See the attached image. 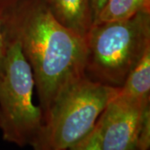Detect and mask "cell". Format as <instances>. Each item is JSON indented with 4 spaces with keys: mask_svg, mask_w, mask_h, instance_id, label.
Here are the masks:
<instances>
[{
    "mask_svg": "<svg viewBox=\"0 0 150 150\" xmlns=\"http://www.w3.org/2000/svg\"><path fill=\"white\" fill-rule=\"evenodd\" d=\"M108 0H90V6H91L92 17H93V23L96 18L99 12L102 10L103 6L107 4Z\"/></svg>",
    "mask_w": 150,
    "mask_h": 150,
    "instance_id": "cell-12",
    "label": "cell"
},
{
    "mask_svg": "<svg viewBox=\"0 0 150 150\" xmlns=\"http://www.w3.org/2000/svg\"><path fill=\"white\" fill-rule=\"evenodd\" d=\"M118 90L92 81L85 74L67 83L43 116L33 149L64 150L79 143L94 129Z\"/></svg>",
    "mask_w": 150,
    "mask_h": 150,
    "instance_id": "cell-2",
    "label": "cell"
},
{
    "mask_svg": "<svg viewBox=\"0 0 150 150\" xmlns=\"http://www.w3.org/2000/svg\"><path fill=\"white\" fill-rule=\"evenodd\" d=\"M3 13L31 67L43 118L59 91L84 75L85 38L61 24L43 0H19Z\"/></svg>",
    "mask_w": 150,
    "mask_h": 150,
    "instance_id": "cell-1",
    "label": "cell"
},
{
    "mask_svg": "<svg viewBox=\"0 0 150 150\" xmlns=\"http://www.w3.org/2000/svg\"><path fill=\"white\" fill-rule=\"evenodd\" d=\"M118 94L141 101L150 99V47L129 72Z\"/></svg>",
    "mask_w": 150,
    "mask_h": 150,
    "instance_id": "cell-7",
    "label": "cell"
},
{
    "mask_svg": "<svg viewBox=\"0 0 150 150\" xmlns=\"http://www.w3.org/2000/svg\"><path fill=\"white\" fill-rule=\"evenodd\" d=\"M9 43L10 33L7 26L4 13H0V79L4 74Z\"/></svg>",
    "mask_w": 150,
    "mask_h": 150,
    "instance_id": "cell-10",
    "label": "cell"
},
{
    "mask_svg": "<svg viewBox=\"0 0 150 150\" xmlns=\"http://www.w3.org/2000/svg\"><path fill=\"white\" fill-rule=\"evenodd\" d=\"M19 0H0V13L8 10L12 6L17 4Z\"/></svg>",
    "mask_w": 150,
    "mask_h": 150,
    "instance_id": "cell-13",
    "label": "cell"
},
{
    "mask_svg": "<svg viewBox=\"0 0 150 150\" xmlns=\"http://www.w3.org/2000/svg\"><path fill=\"white\" fill-rule=\"evenodd\" d=\"M149 100L118 94L108 103L96 123L102 150H138L141 115Z\"/></svg>",
    "mask_w": 150,
    "mask_h": 150,
    "instance_id": "cell-5",
    "label": "cell"
},
{
    "mask_svg": "<svg viewBox=\"0 0 150 150\" xmlns=\"http://www.w3.org/2000/svg\"><path fill=\"white\" fill-rule=\"evenodd\" d=\"M85 45L86 77L120 88L150 47V11L126 20L93 24Z\"/></svg>",
    "mask_w": 150,
    "mask_h": 150,
    "instance_id": "cell-3",
    "label": "cell"
},
{
    "mask_svg": "<svg viewBox=\"0 0 150 150\" xmlns=\"http://www.w3.org/2000/svg\"><path fill=\"white\" fill-rule=\"evenodd\" d=\"M144 11H150V0H108L93 24L126 20Z\"/></svg>",
    "mask_w": 150,
    "mask_h": 150,
    "instance_id": "cell-8",
    "label": "cell"
},
{
    "mask_svg": "<svg viewBox=\"0 0 150 150\" xmlns=\"http://www.w3.org/2000/svg\"><path fill=\"white\" fill-rule=\"evenodd\" d=\"M34 86L31 67L10 33L4 71L0 79V130L4 141L18 147H32L43 125L42 110L33 100Z\"/></svg>",
    "mask_w": 150,
    "mask_h": 150,
    "instance_id": "cell-4",
    "label": "cell"
},
{
    "mask_svg": "<svg viewBox=\"0 0 150 150\" xmlns=\"http://www.w3.org/2000/svg\"><path fill=\"white\" fill-rule=\"evenodd\" d=\"M64 150H102L96 126L91 133L79 143Z\"/></svg>",
    "mask_w": 150,
    "mask_h": 150,
    "instance_id": "cell-11",
    "label": "cell"
},
{
    "mask_svg": "<svg viewBox=\"0 0 150 150\" xmlns=\"http://www.w3.org/2000/svg\"><path fill=\"white\" fill-rule=\"evenodd\" d=\"M64 27L85 38L93 25L90 0H43Z\"/></svg>",
    "mask_w": 150,
    "mask_h": 150,
    "instance_id": "cell-6",
    "label": "cell"
},
{
    "mask_svg": "<svg viewBox=\"0 0 150 150\" xmlns=\"http://www.w3.org/2000/svg\"><path fill=\"white\" fill-rule=\"evenodd\" d=\"M150 149V103L143 109L138 136V150Z\"/></svg>",
    "mask_w": 150,
    "mask_h": 150,
    "instance_id": "cell-9",
    "label": "cell"
}]
</instances>
